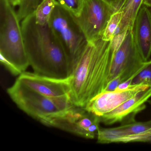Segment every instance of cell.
Masks as SVG:
<instances>
[{
    "instance_id": "cell-1",
    "label": "cell",
    "mask_w": 151,
    "mask_h": 151,
    "mask_svg": "<svg viewBox=\"0 0 151 151\" xmlns=\"http://www.w3.org/2000/svg\"><path fill=\"white\" fill-rule=\"evenodd\" d=\"M115 52L111 41L101 38L88 42L70 76L71 99L75 106L85 107L91 99L103 91L108 83Z\"/></svg>"
},
{
    "instance_id": "cell-2",
    "label": "cell",
    "mask_w": 151,
    "mask_h": 151,
    "mask_svg": "<svg viewBox=\"0 0 151 151\" xmlns=\"http://www.w3.org/2000/svg\"><path fill=\"white\" fill-rule=\"evenodd\" d=\"M26 53L34 72L59 78L71 76L67 55L49 23H37L34 12L22 21Z\"/></svg>"
},
{
    "instance_id": "cell-3",
    "label": "cell",
    "mask_w": 151,
    "mask_h": 151,
    "mask_svg": "<svg viewBox=\"0 0 151 151\" xmlns=\"http://www.w3.org/2000/svg\"><path fill=\"white\" fill-rule=\"evenodd\" d=\"M9 0H0V54L22 73L30 66L22 25Z\"/></svg>"
},
{
    "instance_id": "cell-4",
    "label": "cell",
    "mask_w": 151,
    "mask_h": 151,
    "mask_svg": "<svg viewBox=\"0 0 151 151\" xmlns=\"http://www.w3.org/2000/svg\"><path fill=\"white\" fill-rule=\"evenodd\" d=\"M49 25L67 55L72 72L88 41L74 16L59 4L53 11Z\"/></svg>"
},
{
    "instance_id": "cell-5",
    "label": "cell",
    "mask_w": 151,
    "mask_h": 151,
    "mask_svg": "<svg viewBox=\"0 0 151 151\" xmlns=\"http://www.w3.org/2000/svg\"><path fill=\"white\" fill-rule=\"evenodd\" d=\"M7 92L19 109L43 124L65 113L58 107L53 99L40 94L17 80Z\"/></svg>"
},
{
    "instance_id": "cell-6",
    "label": "cell",
    "mask_w": 151,
    "mask_h": 151,
    "mask_svg": "<svg viewBox=\"0 0 151 151\" xmlns=\"http://www.w3.org/2000/svg\"><path fill=\"white\" fill-rule=\"evenodd\" d=\"M117 10L108 0H84L81 13L75 20L88 42L101 38L111 16Z\"/></svg>"
},
{
    "instance_id": "cell-7",
    "label": "cell",
    "mask_w": 151,
    "mask_h": 151,
    "mask_svg": "<svg viewBox=\"0 0 151 151\" xmlns=\"http://www.w3.org/2000/svg\"><path fill=\"white\" fill-rule=\"evenodd\" d=\"M137 48L132 28L128 30L122 43L114 53L110 67L109 82L121 75L123 82L138 74L146 65ZM108 82V83H109Z\"/></svg>"
},
{
    "instance_id": "cell-8",
    "label": "cell",
    "mask_w": 151,
    "mask_h": 151,
    "mask_svg": "<svg viewBox=\"0 0 151 151\" xmlns=\"http://www.w3.org/2000/svg\"><path fill=\"white\" fill-rule=\"evenodd\" d=\"M24 86L51 98L71 96V76L59 78L32 72H23L16 79Z\"/></svg>"
},
{
    "instance_id": "cell-9",
    "label": "cell",
    "mask_w": 151,
    "mask_h": 151,
    "mask_svg": "<svg viewBox=\"0 0 151 151\" xmlns=\"http://www.w3.org/2000/svg\"><path fill=\"white\" fill-rule=\"evenodd\" d=\"M98 118V116L88 112L84 107L75 106L70 110L48 120L43 124L85 138L93 139L89 128Z\"/></svg>"
},
{
    "instance_id": "cell-10",
    "label": "cell",
    "mask_w": 151,
    "mask_h": 151,
    "mask_svg": "<svg viewBox=\"0 0 151 151\" xmlns=\"http://www.w3.org/2000/svg\"><path fill=\"white\" fill-rule=\"evenodd\" d=\"M149 87L145 85H131L124 91L102 92L91 99L84 108L88 112L100 117L119 106L138 93Z\"/></svg>"
},
{
    "instance_id": "cell-11",
    "label": "cell",
    "mask_w": 151,
    "mask_h": 151,
    "mask_svg": "<svg viewBox=\"0 0 151 151\" xmlns=\"http://www.w3.org/2000/svg\"><path fill=\"white\" fill-rule=\"evenodd\" d=\"M151 97V87L138 93L112 111L99 117L101 122L111 125L129 118L134 121V116L146 108L145 103Z\"/></svg>"
},
{
    "instance_id": "cell-12",
    "label": "cell",
    "mask_w": 151,
    "mask_h": 151,
    "mask_svg": "<svg viewBox=\"0 0 151 151\" xmlns=\"http://www.w3.org/2000/svg\"><path fill=\"white\" fill-rule=\"evenodd\" d=\"M135 44L145 62L151 55V8L143 5L136 16L132 28Z\"/></svg>"
},
{
    "instance_id": "cell-13",
    "label": "cell",
    "mask_w": 151,
    "mask_h": 151,
    "mask_svg": "<svg viewBox=\"0 0 151 151\" xmlns=\"http://www.w3.org/2000/svg\"><path fill=\"white\" fill-rule=\"evenodd\" d=\"M151 128V120L145 122L135 120L124 124L118 127L99 128L97 133V143L107 144L115 143L119 139L134 135Z\"/></svg>"
},
{
    "instance_id": "cell-14",
    "label": "cell",
    "mask_w": 151,
    "mask_h": 151,
    "mask_svg": "<svg viewBox=\"0 0 151 151\" xmlns=\"http://www.w3.org/2000/svg\"><path fill=\"white\" fill-rule=\"evenodd\" d=\"M143 2L144 0H124L119 9L122 13V16L114 36L132 28L135 18L143 5Z\"/></svg>"
},
{
    "instance_id": "cell-15",
    "label": "cell",
    "mask_w": 151,
    "mask_h": 151,
    "mask_svg": "<svg viewBox=\"0 0 151 151\" xmlns=\"http://www.w3.org/2000/svg\"><path fill=\"white\" fill-rule=\"evenodd\" d=\"M58 4L57 0H43L34 11L37 23L41 25L49 23L53 11Z\"/></svg>"
},
{
    "instance_id": "cell-16",
    "label": "cell",
    "mask_w": 151,
    "mask_h": 151,
    "mask_svg": "<svg viewBox=\"0 0 151 151\" xmlns=\"http://www.w3.org/2000/svg\"><path fill=\"white\" fill-rule=\"evenodd\" d=\"M122 13L119 10L116 11L111 16L101 37L103 40L110 41L113 39L115 32L122 20Z\"/></svg>"
},
{
    "instance_id": "cell-17",
    "label": "cell",
    "mask_w": 151,
    "mask_h": 151,
    "mask_svg": "<svg viewBox=\"0 0 151 151\" xmlns=\"http://www.w3.org/2000/svg\"><path fill=\"white\" fill-rule=\"evenodd\" d=\"M43 0H21L17 14L19 20L22 21L36 10Z\"/></svg>"
},
{
    "instance_id": "cell-18",
    "label": "cell",
    "mask_w": 151,
    "mask_h": 151,
    "mask_svg": "<svg viewBox=\"0 0 151 151\" xmlns=\"http://www.w3.org/2000/svg\"><path fill=\"white\" fill-rule=\"evenodd\" d=\"M143 84L151 87V60L146 62L145 68L134 78L131 85Z\"/></svg>"
},
{
    "instance_id": "cell-19",
    "label": "cell",
    "mask_w": 151,
    "mask_h": 151,
    "mask_svg": "<svg viewBox=\"0 0 151 151\" xmlns=\"http://www.w3.org/2000/svg\"><path fill=\"white\" fill-rule=\"evenodd\" d=\"M63 7L68 10L75 17L81 13L84 0H57Z\"/></svg>"
},
{
    "instance_id": "cell-20",
    "label": "cell",
    "mask_w": 151,
    "mask_h": 151,
    "mask_svg": "<svg viewBox=\"0 0 151 151\" xmlns=\"http://www.w3.org/2000/svg\"><path fill=\"white\" fill-rule=\"evenodd\" d=\"M131 142L151 143V128L140 133L119 139L116 141L115 143H127Z\"/></svg>"
},
{
    "instance_id": "cell-21",
    "label": "cell",
    "mask_w": 151,
    "mask_h": 151,
    "mask_svg": "<svg viewBox=\"0 0 151 151\" xmlns=\"http://www.w3.org/2000/svg\"><path fill=\"white\" fill-rule=\"evenodd\" d=\"M0 60L1 64H3V66L8 70L12 75L15 76H19L22 72L19 70L14 65V64L10 62V61L7 60L5 57L2 55L0 54Z\"/></svg>"
},
{
    "instance_id": "cell-22",
    "label": "cell",
    "mask_w": 151,
    "mask_h": 151,
    "mask_svg": "<svg viewBox=\"0 0 151 151\" xmlns=\"http://www.w3.org/2000/svg\"><path fill=\"white\" fill-rule=\"evenodd\" d=\"M122 82V77L121 75H119L109 82L103 92L114 91L118 87L119 85Z\"/></svg>"
},
{
    "instance_id": "cell-23",
    "label": "cell",
    "mask_w": 151,
    "mask_h": 151,
    "mask_svg": "<svg viewBox=\"0 0 151 151\" xmlns=\"http://www.w3.org/2000/svg\"><path fill=\"white\" fill-rule=\"evenodd\" d=\"M124 0H108L116 10H118L122 6Z\"/></svg>"
},
{
    "instance_id": "cell-24",
    "label": "cell",
    "mask_w": 151,
    "mask_h": 151,
    "mask_svg": "<svg viewBox=\"0 0 151 151\" xmlns=\"http://www.w3.org/2000/svg\"><path fill=\"white\" fill-rule=\"evenodd\" d=\"M12 5L14 7L18 6L20 3L21 0H9Z\"/></svg>"
},
{
    "instance_id": "cell-25",
    "label": "cell",
    "mask_w": 151,
    "mask_h": 151,
    "mask_svg": "<svg viewBox=\"0 0 151 151\" xmlns=\"http://www.w3.org/2000/svg\"><path fill=\"white\" fill-rule=\"evenodd\" d=\"M143 5L151 8V0H144Z\"/></svg>"
}]
</instances>
